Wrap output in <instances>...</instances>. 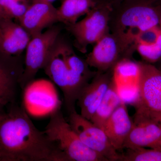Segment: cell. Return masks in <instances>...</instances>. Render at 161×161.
Listing matches in <instances>:
<instances>
[{
  "label": "cell",
  "mask_w": 161,
  "mask_h": 161,
  "mask_svg": "<svg viewBox=\"0 0 161 161\" xmlns=\"http://www.w3.org/2000/svg\"><path fill=\"white\" fill-rule=\"evenodd\" d=\"M27 113L23 104L14 103L0 117V161H64Z\"/></svg>",
  "instance_id": "cell-1"
},
{
  "label": "cell",
  "mask_w": 161,
  "mask_h": 161,
  "mask_svg": "<svg viewBox=\"0 0 161 161\" xmlns=\"http://www.w3.org/2000/svg\"><path fill=\"white\" fill-rule=\"evenodd\" d=\"M75 53L71 44L60 35L54 44L43 69L61 90L69 115L76 112V103L82 90L97 73Z\"/></svg>",
  "instance_id": "cell-2"
},
{
  "label": "cell",
  "mask_w": 161,
  "mask_h": 161,
  "mask_svg": "<svg viewBox=\"0 0 161 161\" xmlns=\"http://www.w3.org/2000/svg\"><path fill=\"white\" fill-rule=\"evenodd\" d=\"M159 26L153 0H130L112 8L109 29L130 60L136 51V42L142 33Z\"/></svg>",
  "instance_id": "cell-3"
},
{
  "label": "cell",
  "mask_w": 161,
  "mask_h": 161,
  "mask_svg": "<svg viewBox=\"0 0 161 161\" xmlns=\"http://www.w3.org/2000/svg\"><path fill=\"white\" fill-rule=\"evenodd\" d=\"M44 132L63 156L64 161H108L80 140L61 109L52 112Z\"/></svg>",
  "instance_id": "cell-4"
},
{
  "label": "cell",
  "mask_w": 161,
  "mask_h": 161,
  "mask_svg": "<svg viewBox=\"0 0 161 161\" xmlns=\"http://www.w3.org/2000/svg\"><path fill=\"white\" fill-rule=\"evenodd\" d=\"M112 8L97 4L82 19L66 26L74 38V45L81 53H86L90 44H94L109 31V21Z\"/></svg>",
  "instance_id": "cell-5"
},
{
  "label": "cell",
  "mask_w": 161,
  "mask_h": 161,
  "mask_svg": "<svg viewBox=\"0 0 161 161\" xmlns=\"http://www.w3.org/2000/svg\"><path fill=\"white\" fill-rule=\"evenodd\" d=\"M61 31L60 26L53 25L31 39L26 47L24 71L20 80L19 86L22 89L34 80L38 72L46 65Z\"/></svg>",
  "instance_id": "cell-6"
},
{
  "label": "cell",
  "mask_w": 161,
  "mask_h": 161,
  "mask_svg": "<svg viewBox=\"0 0 161 161\" xmlns=\"http://www.w3.org/2000/svg\"><path fill=\"white\" fill-rule=\"evenodd\" d=\"M138 98L136 111L161 113V69L149 63L136 64Z\"/></svg>",
  "instance_id": "cell-7"
},
{
  "label": "cell",
  "mask_w": 161,
  "mask_h": 161,
  "mask_svg": "<svg viewBox=\"0 0 161 161\" xmlns=\"http://www.w3.org/2000/svg\"><path fill=\"white\" fill-rule=\"evenodd\" d=\"M69 123L80 140L108 161H119L120 154L112 146L102 129L76 112L69 115Z\"/></svg>",
  "instance_id": "cell-8"
},
{
  "label": "cell",
  "mask_w": 161,
  "mask_h": 161,
  "mask_svg": "<svg viewBox=\"0 0 161 161\" xmlns=\"http://www.w3.org/2000/svg\"><path fill=\"white\" fill-rule=\"evenodd\" d=\"M24 68L21 55L9 56L0 52V117L6 112L7 106L15 102Z\"/></svg>",
  "instance_id": "cell-9"
},
{
  "label": "cell",
  "mask_w": 161,
  "mask_h": 161,
  "mask_svg": "<svg viewBox=\"0 0 161 161\" xmlns=\"http://www.w3.org/2000/svg\"><path fill=\"white\" fill-rule=\"evenodd\" d=\"M85 60L90 67L105 72L115 69L121 62L129 60L118 40L109 31L95 43Z\"/></svg>",
  "instance_id": "cell-10"
},
{
  "label": "cell",
  "mask_w": 161,
  "mask_h": 161,
  "mask_svg": "<svg viewBox=\"0 0 161 161\" xmlns=\"http://www.w3.org/2000/svg\"><path fill=\"white\" fill-rule=\"evenodd\" d=\"M146 147L161 149V130L149 114L136 112L133 125L123 149Z\"/></svg>",
  "instance_id": "cell-11"
},
{
  "label": "cell",
  "mask_w": 161,
  "mask_h": 161,
  "mask_svg": "<svg viewBox=\"0 0 161 161\" xmlns=\"http://www.w3.org/2000/svg\"><path fill=\"white\" fill-rule=\"evenodd\" d=\"M23 105L32 112H46L50 114L60 108V102L54 86L46 79L34 80L25 87Z\"/></svg>",
  "instance_id": "cell-12"
},
{
  "label": "cell",
  "mask_w": 161,
  "mask_h": 161,
  "mask_svg": "<svg viewBox=\"0 0 161 161\" xmlns=\"http://www.w3.org/2000/svg\"><path fill=\"white\" fill-rule=\"evenodd\" d=\"M114 78V69L107 72L97 71L89 83L82 90L77 101L80 114L90 119Z\"/></svg>",
  "instance_id": "cell-13"
},
{
  "label": "cell",
  "mask_w": 161,
  "mask_h": 161,
  "mask_svg": "<svg viewBox=\"0 0 161 161\" xmlns=\"http://www.w3.org/2000/svg\"><path fill=\"white\" fill-rule=\"evenodd\" d=\"M18 21L31 38L58 23V8L52 3L31 2Z\"/></svg>",
  "instance_id": "cell-14"
},
{
  "label": "cell",
  "mask_w": 161,
  "mask_h": 161,
  "mask_svg": "<svg viewBox=\"0 0 161 161\" xmlns=\"http://www.w3.org/2000/svg\"><path fill=\"white\" fill-rule=\"evenodd\" d=\"M31 37L19 23L10 19L0 22V52L9 56H20L26 50Z\"/></svg>",
  "instance_id": "cell-15"
},
{
  "label": "cell",
  "mask_w": 161,
  "mask_h": 161,
  "mask_svg": "<svg viewBox=\"0 0 161 161\" xmlns=\"http://www.w3.org/2000/svg\"><path fill=\"white\" fill-rule=\"evenodd\" d=\"M132 120L125 102L114 111L104 125L103 130L115 150L123 149V146L132 130Z\"/></svg>",
  "instance_id": "cell-16"
},
{
  "label": "cell",
  "mask_w": 161,
  "mask_h": 161,
  "mask_svg": "<svg viewBox=\"0 0 161 161\" xmlns=\"http://www.w3.org/2000/svg\"><path fill=\"white\" fill-rule=\"evenodd\" d=\"M115 75L102 100L90 120L101 129L122 102Z\"/></svg>",
  "instance_id": "cell-17"
},
{
  "label": "cell",
  "mask_w": 161,
  "mask_h": 161,
  "mask_svg": "<svg viewBox=\"0 0 161 161\" xmlns=\"http://www.w3.org/2000/svg\"><path fill=\"white\" fill-rule=\"evenodd\" d=\"M95 5V0H62L58 8V22L66 26L74 24Z\"/></svg>",
  "instance_id": "cell-18"
},
{
  "label": "cell",
  "mask_w": 161,
  "mask_h": 161,
  "mask_svg": "<svg viewBox=\"0 0 161 161\" xmlns=\"http://www.w3.org/2000/svg\"><path fill=\"white\" fill-rule=\"evenodd\" d=\"M30 4L28 0H0V15L3 19L18 20Z\"/></svg>",
  "instance_id": "cell-19"
},
{
  "label": "cell",
  "mask_w": 161,
  "mask_h": 161,
  "mask_svg": "<svg viewBox=\"0 0 161 161\" xmlns=\"http://www.w3.org/2000/svg\"><path fill=\"white\" fill-rule=\"evenodd\" d=\"M119 161H161V149L137 147L127 149Z\"/></svg>",
  "instance_id": "cell-20"
},
{
  "label": "cell",
  "mask_w": 161,
  "mask_h": 161,
  "mask_svg": "<svg viewBox=\"0 0 161 161\" xmlns=\"http://www.w3.org/2000/svg\"><path fill=\"white\" fill-rule=\"evenodd\" d=\"M128 1L130 0H95L97 4H102L109 6L112 9L121 3Z\"/></svg>",
  "instance_id": "cell-21"
},
{
  "label": "cell",
  "mask_w": 161,
  "mask_h": 161,
  "mask_svg": "<svg viewBox=\"0 0 161 161\" xmlns=\"http://www.w3.org/2000/svg\"><path fill=\"white\" fill-rule=\"evenodd\" d=\"M145 112V113H147L149 115L153 118L158 124L160 127L161 130V113H154V112Z\"/></svg>",
  "instance_id": "cell-22"
},
{
  "label": "cell",
  "mask_w": 161,
  "mask_h": 161,
  "mask_svg": "<svg viewBox=\"0 0 161 161\" xmlns=\"http://www.w3.org/2000/svg\"><path fill=\"white\" fill-rule=\"evenodd\" d=\"M158 17L159 27L161 31V3L155 4Z\"/></svg>",
  "instance_id": "cell-23"
},
{
  "label": "cell",
  "mask_w": 161,
  "mask_h": 161,
  "mask_svg": "<svg viewBox=\"0 0 161 161\" xmlns=\"http://www.w3.org/2000/svg\"><path fill=\"white\" fill-rule=\"evenodd\" d=\"M31 2H38V1H40V2H46V3H52L57 1V0H31Z\"/></svg>",
  "instance_id": "cell-24"
},
{
  "label": "cell",
  "mask_w": 161,
  "mask_h": 161,
  "mask_svg": "<svg viewBox=\"0 0 161 161\" xmlns=\"http://www.w3.org/2000/svg\"><path fill=\"white\" fill-rule=\"evenodd\" d=\"M155 4L161 3V0H153Z\"/></svg>",
  "instance_id": "cell-25"
},
{
  "label": "cell",
  "mask_w": 161,
  "mask_h": 161,
  "mask_svg": "<svg viewBox=\"0 0 161 161\" xmlns=\"http://www.w3.org/2000/svg\"><path fill=\"white\" fill-rule=\"evenodd\" d=\"M3 20V19H2V17H1V15H0V22Z\"/></svg>",
  "instance_id": "cell-26"
}]
</instances>
